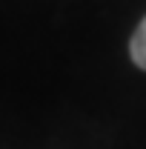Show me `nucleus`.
<instances>
[{"instance_id": "nucleus-1", "label": "nucleus", "mask_w": 146, "mask_h": 149, "mask_svg": "<svg viewBox=\"0 0 146 149\" xmlns=\"http://www.w3.org/2000/svg\"><path fill=\"white\" fill-rule=\"evenodd\" d=\"M129 57H132V63L138 69L146 72V17L138 23V29L129 37Z\"/></svg>"}]
</instances>
